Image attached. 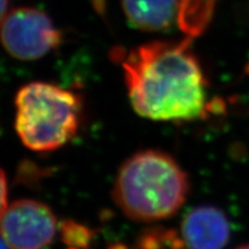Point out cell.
Instances as JSON below:
<instances>
[{"label": "cell", "instance_id": "cell-7", "mask_svg": "<svg viewBox=\"0 0 249 249\" xmlns=\"http://www.w3.org/2000/svg\"><path fill=\"white\" fill-rule=\"evenodd\" d=\"M123 8L133 28L157 33L178 22L180 0H123Z\"/></svg>", "mask_w": 249, "mask_h": 249}, {"label": "cell", "instance_id": "cell-3", "mask_svg": "<svg viewBox=\"0 0 249 249\" xmlns=\"http://www.w3.org/2000/svg\"><path fill=\"white\" fill-rule=\"evenodd\" d=\"M15 129L30 150L53 151L79 132L82 103L76 93L45 82H33L15 98Z\"/></svg>", "mask_w": 249, "mask_h": 249}, {"label": "cell", "instance_id": "cell-13", "mask_svg": "<svg viewBox=\"0 0 249 249\" xmlns=\"http://www.w3.org/2000/svg\"><path fill=\"white\" fill-rule=\"evenodd\" d=\"M235 249H249V244H247V245H242V246H239V247H236Z\"/></svg>", "mask_w": 249, "mask_h": 249}, {"label": "cell", "instance_id": "cell-4", "mask_svg": "<svg viewBox=\"0 0 249 249\" xmlns=\"http://www.w3.org/2000/svg\"><path fill=\"white\" fill-rule=\"evenodd\" d=\"M0 39L6 51L20 60H36L57 48L61 35L44 12L22 7L8 12Z\"/></svg>", "mask_w": 249, "mask_h": 249}, {"label": "cell", "instance_id": "cell-2", "mask_svg": "<svg viewBox=\"0 0 249 249\" xmlns=\"http://www.w3.org/2000/svg\"><path fill=\"white\" fill-rule=\"evenodd\" d=\"M189 189L188 176L178 161L166 152L149 149L121 165L112 196L129 219L151 223L178 213Z\"/></svg>", "mask_w": 249, "mask_h": 249}, {"label": "cell", "instance_id": "cell-14", "mask_svg": "<svg viewBox=\"0 0 249 249\" xmlns=\"http://www.w3.org/2000/svg\"><path fill=\"white\" fill-rule=\"evenodd\" d=\"M113 249H126V248L121 247V246H118V247H116V248H113Z\"/></svg>", "mask_w": 249, "mask_h": 249}, {"label": "cell", "instance_id": "cell-5", "mask_svg": "<svg viewBox=\"0 0 249 249\" xmlns=\"http://www.w3.org/2000/svg\"><path fill=\"white\" fill-rule=\"evenodd\" d=\"M57 233V217L48 205L18 200L0 217V234L11 249H44Z\"/></svg>", "mask_w": 249, "mask_h": 249}, {"label": "cell", "instance_id": "cell-12", "mask_svg": "<svg viewBox=\"0 0 249 249\" xmlns=\"http://www.w3.org/2000/svg\"><path fill=\"white\" fill-rule=\"evenodd\" d=\"M8 245L6 244L5 240L2 238H0V249H8Z\"/></svg>", "mask_w": 249, "mask_h": 249}, {"label": "cell", "instance_id": "cell-1", "mask_svg": "<svg viewBox=\"0 0 249 249\" xmlns=\"http://www.w3.org/2000/svg\"><path fill=\"white\" fill-rule=\"evenodd\" d=\"M192 39L147 43L123 59L136 113L157 121H189L207 113V80L191 49Z\"/></svg>", "mask_w": 249, "mask_h": 249}, {"label": "cell", "instance_id": "cell-8", "mask_svg": "<svg viewBox=\"0 0 249 249\" xmlns=\"http://www.w3.org/2000/svg\"><path fill=\"white\" fill-rule=\"evenodd\" d=\"M217 0H180L178 26L187 37H197L209 26Z\"/></svg>", "mask_w": 249, "mask_h": 249}, {"label": "cell", "instance_id": "cell-10", "mask_svg": "<svg viewBox=\"0 0 249 249\" xmlns=\"http://www.w3.org/2000/svg\"><path fill=\"white\" fill-rule=\"evenodd\" d=\"M7 208V183L4 171L0 170V217Z\"/></svg>", "mask_w": 249, "mask_h": 249}, {"label": "cell", "instance_id": "cell-6", "mask_svg": "<svg viewBox=\"0 0 249 249\" xmlns=\"http://www.w3.org/2000/svg\"><path fill=\"white\" fill-rule=\"evenodd\" d=\"M180 231L187 249H222L231 235L226 214L213 205H200L187 213Z\"/></svg>", "mask_w": 249, "mask_h": 249}, {"label": "cell", "instance_id": "cell-9", "mask_svg": "<svg viewBox=\"0 0 249 249\" xmlns=\"http://www.w3.org/2000/svg\"><path fill=\"white\" fill-rule=\"evenodd\" d=\"M62 240L74 249L86 248L91 240V232L83 225L75 222H66L61 224Z\"/></svg>", "mask_w": 249, "mask_h": 249}, {"label": "cell", "instance_id": "cell-11", "mask_svg": "<svg viewBox=\"0 0 249 249\" xmlns=\"http://www.w3.org/2000/svg\"><path fill=\"white\" fill-rule=\"evenodd\" d=\"M8 14V0H0V28Z\"/></svg>", "mask_w": 249, "mask_h": 249}]
</instances>
